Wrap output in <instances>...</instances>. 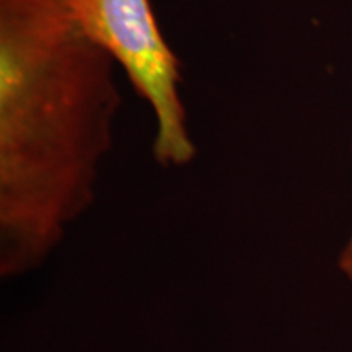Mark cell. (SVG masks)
Wrapping results in <instances>:
<instances>
[{"label":"cell","mask_w":352,"mask_h":352,"mask_svg":"<svg viewBox=\"0 0 352 352\" xmlns=\"http://www.w3.org/2000/svg\"><path fill=\"white\" fill-rule=\"evenodd\" d=\"M121 107L69 0H0V276L36 271L90 208Z\"/></svg>","instance_id":"obj_1"},{"label":"cell","mask_w":352,"mask_h":352,"mask_svg":"<svg viewBox=\"0 0 352 352\" xmlns=\"http://www.w3.org/2000/svg\"><path fill=\"white\" fill-rule=\"evenodd\" d=\"M83 33L124 69L157 120L153 157L184 166L196 157L179 83L182 65L158 28L151 0H69Z\"/></svg>","instance_id":"obj_2"},{"label":"cell","mask_w":352,"mask_h":352,"mask_svg":"<svg viewBox=\"0 0 352 352\" xmlns=\"http://www.w3.org/2000/svg\"><path fill=\"white\" fill-rule=\"evenodd\" d=\"M340 267H341V271L344 272V274L352 280V235H351V240L347 241L346 248L342 250V253L340 256Z\"/></svg>","instance_id":"obj_3"}]
</instances>
